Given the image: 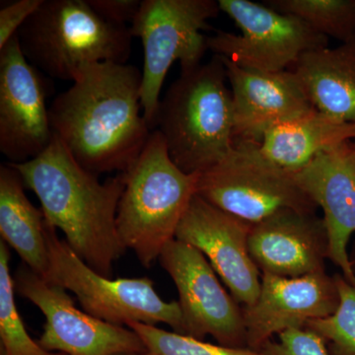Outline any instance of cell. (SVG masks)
<instances>
[{"label": "cell", "instance_id": "8fae6325", "mask_svg": "<svg viewBox=\"0 0 355 355\" xmlns=\"http://www.w3.org/2000/svg\"><path fill=\"white\" fill-rule=\"evenodd\" d=\"M158 261L176 286L186 336L203 340L209 335L224 347H247L243 307L202 252L174 239Z\"/></svg>", "mask_w": 355, "mask_h": 355}, {"label": "cell", "instance_id": "d4e9b609", "mask_svg": "<svg viewBox=\"0 0 355 355\" xmlns=\"http://www.w3.org/2000/svg\"><path fill=\"white\" fill-rule=\"evenodd\" d=\"M265 355H331L322 336L308 328L289 329L261 350Z\"/></svg>", "mask_w": 355, "mask_h": 355}, {"label": "cell", "instance_id": "6da1fadb", "mask_svg": "<svg viewBox=\"0 0 355 355\" xmlns=\"http://www.w3.org/2000/svg\"><path fill=\"white\" fill-rule=\"evenodd\" d=\"M72 83L50 107L55 137L96 176L127 172L153 132L142 110V71L98 62L85 65Z\"/></svg>", "mask_w": 355, "mask_h": 355}, {"label": "cell", "instance_id": "3957f363", "mask_svg": "<svg viewBox=\"0 0 355 355\" xmlns=\"http://www.w3.org/2000/svg\"><path fill=\"white\" fill-rule=\"evenodd\" d=\"M227 72L219 55L182 70L165 93L155 130L168 153L188 174H202L234 148V111Z\"/></svg>", "mask_w": 355, "mask_h": 355}, {"label": "cell", "instance_id": "4316f807", "mask_svg": "<svg viewBox=\"0 0 355 355\" xmlns=\"http://www.w3.org/2000/svg\"><path fill=\"white\" fill-rule=\"evenodd\" d=\"M98 15L112 24L128 27L139 13L142 0H87Z\"/></svg>", "mask_w": 355, "mask_h": 355}, {"label": "cell", "instance_id": "484cf974", "mask_svg": "<svg viewBox=\"0 0 355 355\" xmlns=\"http://www.w3.org/2000/svg\"><path fill=\"white\" fill-rule=\"evenodd\" d=\"M44 0H18L0 10V50L17 34L18 30L41 6Z\"/></svg>", "mask_w": 355, "mask_h": 355}, {"label": "cell", "instance_id": "f1b7e54d", "mask_svg": "<svg viewBox=\"0 0 355 355\" xmlns=\"http://www.w3.org/2000/svg\"><path fill=\"white\" fill-rule=\"evenodd\" d=\"M352 263H354V270H355V261H352Z\"/></svg>", "mask_w": 355, "mask_h": 355}, {"label": "cell", "instance_id": "8992f818", "mask_svg": "<svg viewBox=\"0 0 355 355\" xmlns=\"http://www.w3.org/2000/svg\"><path fill=\"white\" fill-rule=\"evenodd\" d=\"M44 231L50 257L48 280L72 292L86 313L116 326L165 324L175 333L186 336L179 302L163 300L153 279H112L99 275L60 239L57 229L46 221Z\"/></svg>", "mask_w": 355, "mask_h": 355}, {"label": "cell", "instance_id": "d6986e66", "mask_svg": "<svg viewBox=\"0 0 355 355\" xmlns=\"http://www.w3.org/2000/svg\"><path fill=\"white\" fill-rule=\"evenodd\" d=\"M354 139L355 123L314 109L268 130L259 146L268 160L293 174L320 154Z\"/></svg>", "mask_w": 355, "mask_h": 355}, {"label": "cell", "instance_id": "7a4b0ae2", "mask_svg": "<svg viewBox=\"0 0 355 355\" xmlns=\"http://www.w3.org/2000/svg\"><path fill=\"white\" fill-rule=\"evenodd\" d=\"M10 165L38 197L46 221L64 233L72 251L96 272L112 279L114 263L127 251L116 226L125 173L101 183L55 135L38 157Z\"/></svg>", "mask_w": 355, "mask_h": 355}, {"label": "cell", "instance_id": "5bb4252c", "mask_svg": "<svg viewBox=\"0 0 355 355\" xmlns=\"http://www.w3.org/2000/svg\"><path fill=\"white\" fill-rule=\"evenodd\" d=\"M338 306L335 279L326 272L299 277L261 273L258 299L243 308L247 347L261 352L273 336L305 328L313 320L330 316Z\"/></svg>", "mask_w": 355, "mask_h": 355}, {"label": "cell", "instance_id": "52a82bcc", "mask_svg": "<svg viewBox=\"0 0 355 355\" xmlns=\"http://www.w3.org/2000/svg\"><path fill=\"white\" fill-rule=\"evenodd\" d=\"M220 12L214 0H142L130 32L144 46L141 105L151 130H155L168 71L177 60L182 70L200 64L209 50L202 30Z\"/></svg>", "mask_w": 355, "mask_h": 355}, {"label": "cell", "instance_id": "e0dca14e", "mask_svg": "<svg viewBox=\"0 0 355 355\" xmlns=\"http://www.w3.org/2000/svg\"><path fill=\"white\" fill-rule=\"evenodd\" d=\"M249 251L261 273L299 277L324 272L328 238L315 212L284 209L252 226Z\"/></svg>", "mask_w": 355, "mask_h": 355}, {"label": "cell", "instance_id": "f546056e", "mask_svg": "<svg viewBox=\"0 0 355 355\" xmlns=\"http://www.w3.org/2000/svg\"><path fill=\"white\" fill-rule=\"evenodd\" d=\"M64 355H65V354H64Z\"/></svg>", "mask_w": 355, "mask_h": 355}, {"label": "cell", "instance_id": "277c9868", "mask_svg": "<svg viewBox=\"0 0 355 355\" xmlns=\"http://www.w3.org/2000/svg\"><path fill=\"white\" fill-rule=\"evenodd\" d=\"M125 186L119 203L116 226L125 249L132 250L142 266L158 260L193 198L200 174L180 169L158 130L149 135L144 150L125 173Z\"/></svg>", "mask_w": 355, "mask_h": 355}, {"label": "cell", "instance_id": "2e32d148", "mask_svg": "<svg viewBox=\"0 0 355 355\" xmlns=\"http://www.w3.org/2000/svg\"><path fill=\"white\" fill-rule=\"evenodd\" d=\"M220 58L232 94L234 142L260 144L268 130L315 109L291 70L254 71Z\"/></svg>", "mask_w": 355, "mask_h": 355}, {"label": "cell", "instance_id": "4fadbf2b", "mask_svg": "<svg viewBox=\"0 0 355 355\" xmlns=\"http://www.w3.org/2000/svg\"><path fill=\"white\" fill-rule=\"evenodd\" d=\"M252 226L196 195L176 232L177 240L205 254L243 308L254 305L261 291V273L249 251Z\"/></svg>", "mask_w": 355, "mask_h": 355}, {"label": "cell", "instance_id": "7402d4cb", "mask_svg": "<svg viewBox=\"0 0 355 355\" xmlns=\"http://www.w3.org/2000/svg\"><path fill=\"white\" fill-rule=\"evenodd\" d=\"M10 252L0 242V340L1 355H64L43 349L26 330L15 302V284L9 268Z\"/></svg>", "mask_w": 355, "mask_h": 355}, {"label": "cell", "instance_id": "603a6c76", "mask_svg": "<svg viewBox=\"0 0 355 355\" xmlns=\"http://www.w3.org/2000/svg\"><path fill=\"white\" fill-rule=\"evenodd\" d=\"M338 306L330 316L313 320L305 328L324 338L331 355H355V286L342 273L334 275Z\"/></svg>", "mask_w": 355, "mask_h": 355}, {"label": "cell", "instance_id": "cb8c5ba5", "mask_svg": "<svg viewBox=\"0 0 355 355\" xmlns=\"http://www.w3.org/2000/svg\"><path fill=\"white\" fill-rule=\"evenodd\" d=\"M127 327L135 331L146 345L142 355H265L249 347L212 345L150 324L130 323Z\"/></svg>", "mask_w": 355, "mask_h": 355}, {"label": "cell", "instance_id": "44dd1931", "mask_svg": "<svg viewBox=\"0 0 355 355\" xmlns=\"http://www.w3.org/2000/svg\"><path fill=\"white\" fill-rule=\"evenodd\" d=\"M266 3L299 18L327 38L342 43L355 38V0H270Z\"/></svg>", "mask_w": 355, "mask_h": 355}, {"label": "cell", "instance_id": "30bf717a", "mask_svg": "<svg viewBox=\"0 0 355 355\" xmlns=\"http://www.w3.org/2000/svg\"><path fill=\"white\" fill-rule=\"evenodd\" d=\"M13 279L16 292L43 313L46 323L38 343L48 352L65 355L146 352V345L132 329L107 323L78 309L67 289L40 277L24 263Z\"/></svg>", "mask_w": 355, "mask_h": 355}, {"label": "cell", "instance_id": "5b68a950", "mask_svg": "<svg viewBox=\"0 0 355 355\" xmlns=\"http://www.w3.org/2000/svg\"><path fill=\"white\" fill-rule=\"evenodd\" d=\"M26 60L42 73L73 81L85 65L127 64L130 27L112 24L87 0H44L17 32Z\"/></svg>", "mask_w": 355, "mask_h": 355}, {"label": "cell", "instance_id": "9a60e30c", "mask_svg": "<svg viewBox=\"0 0 355 355\" xmlns=\"http://www.w3.org/2000/svg\"><path fill=\"white\" fill-rule=\"evenodd\" d=\"M296 184L323 210L328 259L355 286L354 263L347 246L355 233V141L324 151L293 173Z\"/></svg>", "mask_w": 355, "mask_h": 355}, {"label": "cell", "instance_id": "ba28073f", "mask_svg": "<svg viewBox=\"0 0 355 355\" xmlns=\"http://www.w3.org/2000/svg\"><path fill=\"white\" fill-rule=\"evenodd\" d=\"M197 195L252 225L280 210L316 212L318 207L293 174L268 160L256 142H234L221 162L200 174Z\"/></svg>", "mask_w": 355, "mask_h": 355}, {"label": "cell", "instance_id": "ac0fdd59", "mask_svg": "<svg viewBox=\"0 0 355 355\" xmlns=\"http://www.w3.org/2000/svg\"><path fill=\"white\" fill-rule=\"evenodd\" d=\"M291 67L317 111L355 123V38L307 51Z\"/></svg>", "mask_w": 355, "mask_h": 355}, {"label": "cell", "instance_id": "7c38bea8", "mask_svg": "<svg viewBox=\"0 0 355 355\" xmlns=\"http://www.w3.org/2000/svg\"><path fill=\"white\" fill-rule=\"evenodd\" d=\"M50 86L23 55L17 35L0 50V151L10 164L38 157L53 142Z\"/></svg>", "mask_w": 355, "mask_h": 355}, {"label": "cell", "instance_id": "83f0119b", "mask_svg": "<svg viewBox=\"0 0 355 355\" xmlns=\"http://www.w3.org/2000/svg\"><path fill=\"white\" fill-rule=\"evenodd\" d=\"M116 355H142L139 354H132V352H130V354H116Z\"/></svg>", "mask_w": 355, "mask_h": 355}, {"label": "cell", "instance_id": "ffe728a7", "mask_svg": "<svg viewBox=\"0 0 355 355\" xmlns=\"http://www.w3.org/2000/svg\"><path fill=\"white\" fill-rule=\"evenodd\" d=\"M22 177L10 164L0 166V235L22 263L49 279L50 257L46 245V218L25 193Z\"/></svg>", "mask_w": 355, "mask_h": 355}, {"label": "cell", "instance_id": "9c48e42d", "mask_svg": "<svg viewBox=\"0 0 355 355\" xmlns=\"http://www.w3.org/2000/svg\"><path fill=\"white\" fill-rule=\"evenodd\" d=\"M218 4L241 33L217 32L207 37V49L242 69L284 71L303 53L328 46L327 37L270 6L249 0H218Z\"/></svg>", "mask_w": 355, "mask_h": 355}]
</instances>
